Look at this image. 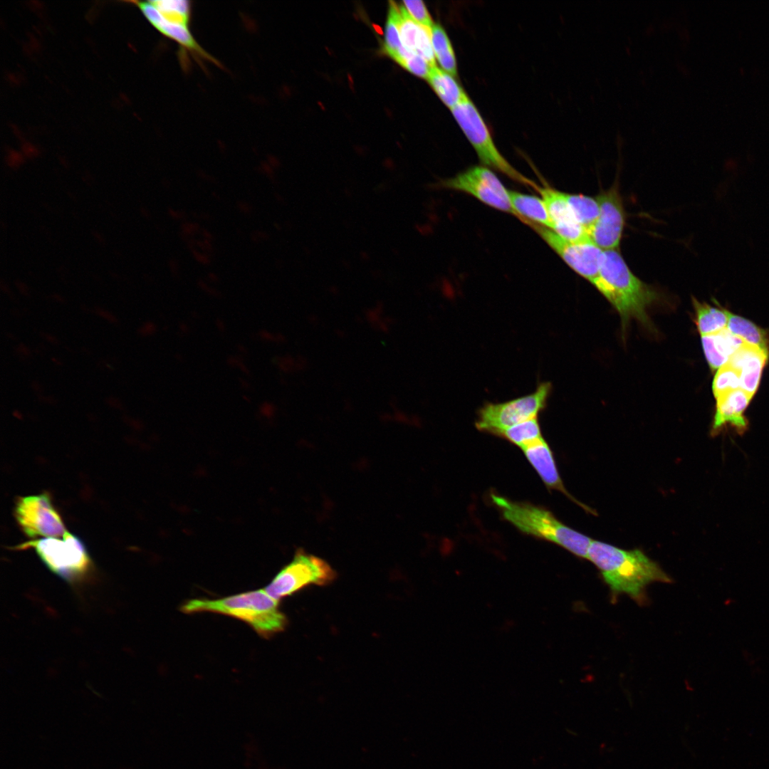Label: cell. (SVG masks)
<instances>
[{"instance_id":"obj_9","label":"cell","mask_w":769,"mask_h":769,"mask_svg":"<svg viewBox=\"0 0 769 769\" xmlns=\"http://www.w3.org/2000/svg\"><path fill=\"white\" fill-rule=\"evenodd\" d=\"M525 224L533 229L573 271L594 284L599 276L603 250L591 240L570 241L543 226L530 221Z\"/></svg>"},{"instance_id":"obj_2","label":"cell","mask_w":769,"mask_h":769,"mask_svg":"<svg viewBox=\"0 0 769 769\" xmlns=\"http://www.w3.org/2000/svg\"><path fill=\"white\" fill-rule=\"evenodd\" d=\"M593 286L618 312L622 326L631 319L650 326L647 309L659 295L631 271L618 249L604 251L599 276Z\"/></svg>"},{"instance_id":"obj_26","label":"cell","mask_w":769,"mask_h":769,"mask_svg":"<svg viewBox=\"0 0 769 769\" xmlns=\"http://www.w3.org/2000/svg\"><path fill=\"white\" fill-rule=\"evenodd\" d=\"M389 4L383 51L388 56L396 61L399 53L404 48L401 41L398 26L399 6L393 1H389Z\"/></svg>"},{"instance_id":"obj_15","label":"cell","mask_w":769,"mask_h":769,"mask_svg":"<svg viewBox=\"0 0 769 769\" xmlns=\"http://www.w3.org/2000/svg\"><path fill=\"white\" fill-rule=\"evenodd\" d=\"M768 356V350L745 343L726 363L738 373L741 389L752 397L758 388Z\"/></svg>"},{"instance_id":"obj_31","label":"cell","mask_w":769,"mask_h":769,"mask_svg":"<svg viewBox=\"0 0 769 769\" xmlns=\"http://www.w3.org/2000/svg\"><path fill=\"white\" fill-rule=\"evenodd\" d=\"M402 67L412 74L424 79H427L431 68L428 62L418 54L410 56Z\"/></svg>"},{"instance_id":"obj_22","label":"cell","mask_w":769,"mask_h":769,"mask_svg":"<svg viewBox=\"0 0 769 769\" xmlns=\"http://www.w3.org/2000/svg\"><path fill=\"white\" fill-rule=\"evenodd\" d=\"M695 323L702 335L718 333L727 328L731 313L722 307L712 306L693 298Z\"/></svg>"},{"instance_id":"obj_11","label":"cell","mask_w":769,"mask_h":769,"mask_svg":"<svg viewBox=\"0 0 769 769\" xmlns=\"http://www.w3.org/2000/svg\"><path fill=\"white\" fill-rule=\"evenodd\" d=\"M14 516L21 529L29 538H60L67 531L51 496L46 492L18 498Z\"/></svg>"},{"instance_id":"obj_21","label":"cell","mask_w":769,"mask_h":769,"mask_svg":"<svg viewBox=\"0 0 769 769\" xmlns=\"http://www.w3.org/2000/svg\"><path fill=\"white\" fill-rule=\"evenodd\" d=\"M427 80L439 98L450 110L467 95L454 76L436 66L431 67Z\"/></svg>"},{"instance_id":"obj_32","label":"cell","mask_w":769,"mask_h":769,"mask_svg":"<svg viewBox=\"0 0 769 769\" xmlns=\"http://www.w3.org/2000/svg\"><path fill=\"white\" fill-rule=\"evenodd\" d=\"M155 325L152 323H147L142 327V328L140 330V332L142 335H150L152 334L155 331Z\"/></svg>"},{"instance_id":"obj_4","label":"cell","mask_w":769,"mask_h":769,"mask_svg":"<svg viewBox=\"0 0 769 769\" xmlns=\"http://www.w3.org/2000/svg\"><path fill=\"white\" fill-rule=\"evenodd\" d=\"M491 497L503 518L522 533L552 542L577 557L587 559L592 539L560 521L548 509L496 494Z\"/></svg>"},{"instance_id":"obj_28","label":"cell","mask_w":769,"mask_h":769,"mask_svg":"<svg viewBox=\"0 0 769 769\" xmlns=\"http://www.w3.org/2000/svg\"><path fill=\"white\" fill-rule=\"evenodd\" d=\"M151 2L166 20L189 26L192 16L190 1L159 0L151 1Z\"/></svg>"},{"instance_id":"obj_17","label":"cell","mask_w":769,"mask_h":769,"mask_svg":"<svg viewBox=\"0 0 769 769\" xmlns=\"http://www.w3.org/2000/svg\"><path fill=\"white\" fill-rule=\"evenodd\" d=\"M399 6L398 26L403 46L409 52L424 58L431 67L436 66L431 29L413 20L403 5Z\"/></svg>"},{"instance_id":"obj_24","label":"cell","mask_w":769,"mask_h":769,"mask_svg":"<svg viewBox=\"0 0 769 769\" xmlns=\"http://www.w3.org/2000/svg\"><path fill=\"white\" fill-rule=\"evenodd\" d=\"M727 329L746 343L768 350L765 331L750 320L731 313Z\"/></svg>"},{"instance_id":"obj_16","label":"cell","mask_w":769,"mask_h":769,"mask_svg":"<svg viewBox=\"0 0 769 769\" xmlns=\"http://www.w3.org/2000/svg\"><path fill=\"white\" fill-rule=\"evenodd\" d=\"M752 397L740 388L716 398L711 434H719V431L726 425L733 427L739 434L744 433L748 427V421L744 417V412Z\"/></svg>"},{"instance_id":"obj_20","label":"cell","mask_w":769,"mask_h":769,"mask_svg":"<svg viewBox=\"0 0 769 769\" xmlns=\"http://www.w3.org/2000/svg\"><path fill=\"white\" fill-rule=\"evenodd\" d=\"M538 192L541 194L552 221L551 230L557 232L565 227L579 224L568 205L564 192L548 187H540Z\"/></svg>"},{"instance_id":"obj_30","label":"cell","mask_w":769,"mask_h":769,"mask_svg":"<svg viewBox=\"0 0 769 769\" xmlns=\"http://www.w3.org/2000/svg\"><path fill=\"white\" fill-rule=\"evenodd\" d=\"M403 6L417 23L429 29L434 26L432 19L422 1H404Z\"/></svg>"},{"instance_id":"obj_27","label":"cell","mask_w":769,"mask_h":769,"mask_svg":"<svg viewBox=\"0 0 769 769\" xmlns=\"http://www.w3.org/2000/svg\"><path fill=\"white\" fill-rule=\"evenodd\" d=\"M500 436L520 449L543 437L538 418L516 424L503 431Z\"/></svg>"},{"instance_id":"obj_14","label":"cell","mask_w":769,"mask_h":769,"mask_svg":"<svg viewBox=\"0 0 769 769\" xmlns=\"http://www.w3.org/2000/svg\"><path fill=\"white\" fill-rule=\"evenodd\" d=\"M525 456L549 488L559 491L586 511L595 514L590 507L577 501L566 490L560 476L555 461L546 441L541 437L521 448Z\"/></svg>"},{"instance_id":"obj_33","label":"cell","mask_w":769,"mask_h":769,"mask_svg":"<svg viewBox=\"0 0 769 769\" xmlns=\"http://www.w3.org/2000/svg\"><path fill=\"white\" fill-rule=\"evenodd\" d=\"M98 313L100 315H101L102 317H103L104 318H105V319H107V320H110L111 322H115L116 320L115 318L112 314H110V313H108L107 311H105V310H98Z\"/></svg>"},{"instance_id":"obj_7","label":"cell","mask_w":769,"mask_h":769,"mask_svg":"<svg viewBox=\"0 0 769 769\" xmlns=\"http://www.w3.org/2000/svg\"><path fill=\"white\" fill-rule=\"evenodd\" d=\"M550 389V383L543 382L530 394L505 402L485 404L478 412L476 427L500 436L506 429L537 418L546 407Z\"/></svg>"},{"instance_id":"obj_13","label":"cell","mask_w":769,"mask_h":769,"mask_svg":"<svg viewBox=\"0 0 769 769\" xmlns=\"http://www.w3.org/2000/svg\"><path fill=\"white\" fill-rule=\"evenodd\" d=\"M139 6L145 16L161 33L177 43L182 51V58L189 54L197 61L211 62L222 67L221 63L198 43L189 26L166 20L151 1L140 2Z\"/></svg>"},{"instance_id":"obj_19","label":"cell","mask_w":769,"mask_h":769,"mask_svg":"<svg viewBox=\"0 0 769 769\" xmlns=\"http://www.w3.org/2000/svg\"><path fill=\"white\" fill-rule=\"evenodd\" d=\"M508 197L517 217L522 222L528 220L548 229L552 228V221L543 199L515 191H508Z\"/></svg>"},{"instance_id":"obj_5","label":"cell","mask_w":769,"mask_h":769,"mask_svg":"<svg viewBox=\"0 0 769 769\" xmlns=\"http://www.w3.org/2000/svg\"><path fill=\"white\" fill-rule=\"evenodd\" d=\"M32 548L46 567L70 585L90 577L93 565L85 544L66 531L63 538H43L21 544L17 549Z\"/></svg>"},{"instance_id":"obj_10","label":"cell","mask_w":769,"mask_h":769,"mask_svg":"<svg viewBox=\"0 0 769 769\" xmlns=\"http://www.w3.org/2000/svg\"><path fill=\"white\" fill-rule=\"evenodd\" d=\"M441 186L471 194L488 206L517 217L509 200L508 190L487 167H471L442 181Z\"/></svg>"},{"instance_id":"obj_29","label":"cell","mask_w":769,"mask_h":769,"mask_svg":"<svg viewBox=\"0 0 769 769\" xmlns=\"http://www.w3.org/2000/svg\"><path fill=\"white\" fill-rule=\"evenodd\" d=\"M740 388V377L736 370L728 364L717 370L712 384V391L716 399Z\"/></svg>"},{"instance_id":"obj_18","label":"cell","mask_w":769,"mask_h":769,"mask_svg":"<svg viewBox=\"0 0 769 769\" xmlns=\"http://www.w3.org/2000/svg\"><path fill=\"white\" fill-rule=\"evenodd\" d=\"M701 343L708 365L711 370H718L746 342L726 328L714 334L702 335Z\"/></svg>"},{"instance_id":"obj_1","label":"cell","mask_w":769,"mask_h":769,"mask_svg":"<svg viewBox=\"0 0 769 769\" xmlns=\"http://www.w3.org/2000/svg\"><path fill=\"white\" fill-rule=\"evenodd\" d=\"M614 595L625 594L637 602L644 599L646 587L671 580L656 562L639 549L624 550L592 540L587 552Z\"/></svg>"},{"instance_id":"obj_25","label":"cell","mask_w":769,"mask_h":769,"mask_svg":"<svg viewBox=\"0 0 769 769\" xmlns=\"http://www.w3.org/2000/svg\"><path fill=\"white\" fill-rule=\"evenodd\" d=\"M565 196L575 219L587 230L600 215L597 199L583 194L565 193Z\"/></svg>"},{"instance_id":"obj_8","label":"cell","mask_w":769,"mask_h":769,"mask_svg":"<svg viewBox=\"0 0 769 769\" xmlns=\"http://www.w3.org/2000/svg\"><path fill=\"white\" fill-rule=\"evenodd\" d=\"M335 577V571L327 562L299 549L263 590L279 601L308 585H326Z\"/></svg>"},{"instance_id":"obj_23","label":"cell","mask_w":769,"mask_h":769,"mask_svg":"<svg viewBox=\"0 0 769 769\" xmlns=\"http://www.w3.org/2000/svg\"><path fill=\"white\" fill-rule=\"evenodd\" d=\"M431 39L436 61L443 70L454 77L457 75L455 53L445 30L438 23L431 28Z\"/></svg>"},{"instance_id":"obj_3","label":"cell","mask_w":769,"mask_h":769,"mask_svg":"<svg viewBox=\"0 0 769 769\" xmlns=\"http://www.w3.org/2000/svg\"><path fill=\"white\" fill-rule=\"evenodd\" d=\"M181 610L192 614L209 612L236 618L251 627L263 638L283 631L286 615L278 607V601L263 589L252 590L219 599H192L186 602Z\"/></svg>"},{"instance_id":"obj_12","label":"cell","mask_w":769,"mask_h":769,"mask_svg":"<svg viewBox=\"0 0 769 769\" xmlns=\"http://www.w3.org/2000/svg\"><path fill=\"white\" fill-rule=\"evenodd\" d=\"M600 206L597 221L587 230L590 239L603 251L618 249L625 222L621 197L614 186L596 197Z\"/></svg>"},{"instance_id":"obj_6","label":"cell","mask_w":769,"mask_h":769,"mask_svg":"<svg viewBox=\"0 0 769 769\" xmlns=\"http://www.w3.org/2000/svg\"><path fill=\"white\" fill-rule=\"evenodd\" d=\"M451 111L483 166L498 170L538 192L540 187L517 171L498 150L486 123L468 95Z\"/></svg>"}]
</instances>
